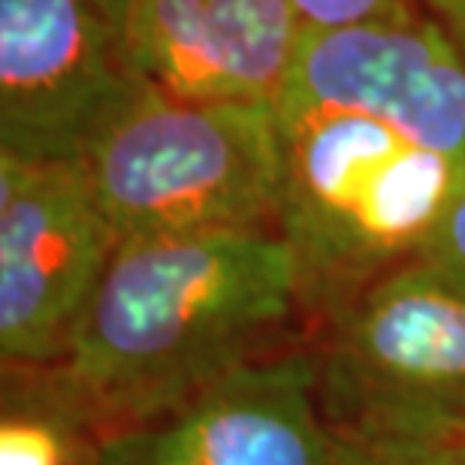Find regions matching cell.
<instances>
[{"instance_id":"cell-12","label":"cell","mask_w":465,"mask_h":465,"mask_svg":"<svg viewBox=\"0 0 465 465\" xmlns=\"http://www.w3.org/2000/svg\"><path fill=\"white\" fill-rule=\"evenodd\" d=\"M336 465H462L450 444L432 448H357L339 441Z\"/></svg>"},{"instance_id":"cell-10","label":"cell","mask_w":465,"mask_h":465,"mask_svg":"<svg viewBox=\"0 0 465 465\" xmlns=\"http://www.w3.org/2000/svg\"><path fill=\"white\" fill-rule=\"evenodd\" d=\"M0 465H73V441L61 417L9 411L0 423Z\"/></svg>"},{"instance_id":"cell-8","label":"cell","mask_w":465,"mask_h":465,"mask_svg":"<svg viewBox=\"0 0 465 465\" xmlns=\"http://www.w3.org/2000/svg\"><path fill=\"white\" fill-rule=\"evenodd\" d=\"M318 353H266L145 430L106 439L100 465H336Z\"/></svg>"},{"instance_id":"cell-4","label":"cell","mask_w":465,"mask_h":465,"mask_svg":"<svg viewBox=\"0 0 465 465\" xmlns=\"http://www.w3.org/2000/svg\"><path fill=\"white\" fill-rule=\"evenodd\" d=\"M318 396L357 448H432L465 435V287L426 260L393 269L327 321Z\"/></svg>"},{"instance_id":"cell-7","label":"cell","mask_w":465,"mask_h":465,"mask_svg":"<svg viewBox=\"0 0 465 465\" xmlns=\"http://www.w3.org/2000/svg\"><path fill=\"white\" fill-rule=\"evenodd\" d=\"M275 104L369 115L465 163V54L414 4L353 25L305 27Z\"/></svg>"},{"instance_id":"cell-11","label":"cell","mask_w":465,"mask_h":465,"mask_svg":"<svg viewBox=\"0 0 465 465\" xmlns=\"http://www.w3.org/2000/svg\"><path fill=\"white\" fill-rule=\"evenodd\" d=\"M417 260L439 266L441 272H448L450 278L465 287V182L460 184V191L453 193L450 206L444 209L441 221L435 224L432 236L426 239V245Z\"/></svg>"},{"instance_id":"cell-1","label":"cell","mask_w":465,"mask_h":465,"mask_svg":"<svg viewBox=\"0 0 465 465\" xmlns=\"http://www.w3.org/2000/svg\"><path fill=\"white\" fill-rule=\"evenodd\" d=\"M302 305L282 232L203 230L118 242L54 362L76 420L127 435L173 414L232 369Z\"/></svg>"},{"instance_id":"cell-15","label":"cell","mask_w":465,"mask_h":465,"mask_svg":"<svg viewBox=\"0 0 465 465\" xmlns=\"http://www.w3.org/2000/svg\"><path fill=\"white\" fill-rule=\"evenodd\" d=\"M450 448H453V450H457V457H460V462L465 465V435H462V439H460V441H453V444H450Z\"/></svg>"},{"instance_id":"cell-3","label":"cell","mask_w":465,"mask_h":465,"mask_svg":"<svg viewBox=\"0 0 465 465\" xmlns=\"http://www.w3.org/2000/svg\"><path fill=\"white\" fill-rule=\"evenodd\" d=\"M118 242L278 221L284 139L275 104H203L148 88L79 157Z\"/></svg>"},{"instance_id":"cell-6","label":"cell","mask_w":465,"mask_h":465,"mask_svg":"<svg viewBox=\"0 0 465 465\" xmlns=\"http://www.w3.org/2000/svg\"><path fill=\"white\" fill-rule=\"evenodd\" d=\"M118 248L79 161L0 154V353L54 366Z\"/></svg>"},{"instance_id":"cell-2","label":"cell","mask_w":465,"mask_h":465,"mask_svg":"<svg viewBox=\"0 0 465 465\" xmlns=\"http://www.w3.org/2000/svg\"><path fill=\"white\" fill-rule=\"evenodd\" d=\"M284 139L278 232L300 269L302 305L323 321L420 257L465 163L384 121L275 104Z\"/></svg>"},{"instance_id":"cell-13","label":"cell","mask_w":465,"mask_h":465,"mask_svg":"<svg viewBox=\"0 0 465 465\" xmlns=\"http://www.w3.org/2000/svg\"><path fill=\"white\" fill-rule=\"evenodd\" d=\"M414 0H293L302 22L309 27H339L353 25L371 15H384L390 9L408 6Z\"/></svg>"},{"instance_id":"cell-14","label":"cell","mask_w":465,"mask_h":465,"mask_svg":"<svg viewBox=\"0 0 465 465\" xmlns=\"http://www.w3.org/2000/svg\"><path fill=\"white\" fill-rule=\"evenodd\" d=\"M430 6V13L448 27V34L453 36V43L460 45V52L465 54V0H423Z\"/></svg>"},{"instance_id":"cell-5","label":"cell","mask_w":465,"mask_h":465,"mask_svg":"<svg viewBox=\"0 0 465 465\" xmlns=\"http://www.w3.org/2000/svg\"><path fill=\"white\" fill-rule=\"evenodd\" d=\"M127 0H0V154L79 161L148 82Z\"/></svg>"},{"instance_id":"cell-9","label":"cell","mask_w":465,"mask_h":465,"mask_svg":"<svg viewBox=\"0 0 465 465\" xmlns=\"http://www.w3.org/2000/svg\"><path fill=\"white\" fill-rule=\"evenodd\" d=\"M127 45L161 94L275 104L305 25L293 0H127Z\"/></svg>"}]
</instances>
